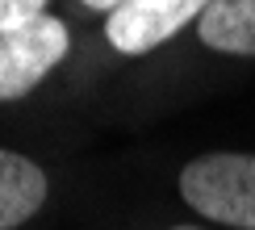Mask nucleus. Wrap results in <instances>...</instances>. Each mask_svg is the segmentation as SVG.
I'll list each match as a JSON object with an SVG mask.
<instances>
[{
    "label": "nucleus",
    "mask_w": 255,
    "mask_h": 230,
    "mask_svg": "<svg viewBox=\"0 0 255 230\" xmlns=\"http://www.w3.org/2000/svg\"><path fill=\"white\" fill-rule=\"evenodd\" d=\"M188 218L218 230H255V151H201L172 176Z\"/></svg>",
    "instance_id": "obj_1"
},
{
    "label": "nucleus",
    "mask_w": 255,
    "mask_h": 230,
    "mask_svg": "<svg viewBox=\"0 0 255 230\" xmlns=\"http://www.w3.org/2000/svg\"><path fill=\"white\" fill-rule=\"evenodd\" d=\"M205 8L209 0H126L101 21V42L118 63L151 59L184 38Z\"/></svg>",
    "instance_id": "obj_2"
},
{
    "label": "nucleus",
    "mask_w": 255,
    "mask_h": 230,
    "mask_svg": "<svg viewBox=\"0 0 255 230\" xmlns=\"http://www.w3.org/2000/svg\"><path fill=\"white\" fill-rule=\"evenodd\" d=\"M184 38H193L205 59L255 63V0H209Z\"/></svg>",
    "instance_id": "obj_4"
},
{
    "label": "nucleus",
    "mask_w": 255,
    "mask_h": 230,
    "mask_svg": "<svg viewBox=\"0 0 255 230\" xmlns=\"http://www.w3.org/2000/svg\"><path fill=\"white\" fill-rule=\"evenodd\" d=\"M163 230H218V226H205V222H197V218H188V222H172Z\"/></svg>",
    "instance_id": "obj_8"
},
{
    "label": "nucleus",
    "mask_w": 255,
    "mask_h": 230,
    "mask_svg": "<svg viewBox=\"0 0 255 230\" xmlns=\"http://www.w3.org/2000/svg\"><path fill=\"white\" fill-rule=\"evenodd\" d=\"M76 4H80L88 17H101V21H105L113 8H122V4H126V0H76Z\"/></svg>",
    "instance_id": "obj_7"
},
{
    "label": "nucleus",
    "mask_w": 255,
    "mask_h": 230,
    "mask_svg": "<svg viewBox=\"0 0 255 230\" xmlns=\"http://www.w3.org/2000/svg\"><path fill=\"white\" fill-rule=\"evenodd\" d=\"M71 55V25L59 13L0 29V105H13L42 88Z\"/></svg>",
    "instance_id": "obj_3"
},
{
    "label": "nucleus",
    "mask_w": 255,
    "mask_h": 230,
    "mask_svg": "<svg viewBox=\"0 0 255 230\" xmlns=\"http://www.w3.org/2000/svg\"><path fill=\"white\" fill-rule=\"evenodd\" d=\"M42 13H50V0H0V29L21 25V21H34Z\"/></svg>",
    "instance_id": "obj_6"
},
{
    "label": "nucleus",
    "mask_w": 255,
    "mask_h": 230,
    "mask_svg": "<svg viewBox=\"0 0 255 230\" xmlns=\"http://www.w3.org/2000/svg\"><path fill=\"white\" fill-rule=\"evenodd\" d=\"M55 180L46 163L0 142V230H21L46 209Z\"/></svg>",
    "instance_id": "obj_5"
}]
</instances>
